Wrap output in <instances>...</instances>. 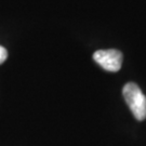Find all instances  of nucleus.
<instances>
[{"instance_id": "obj_1", "label": "nucleus", "mask_w": 146, "mask_h": 146, "mask_svg": "<svg viewBox=\"0 0 146 146\" xmlns=\"http://www.w3.org/2000/svg\"><path fill=\"white\" fill-rule=\"evenodd\" d=\"M122 94L132 114L137 120L146 118V96L143 94L139 86L133 82H129L123 87Z\"/></svg>"}, {"instance_id": "obj_2", "label": "nucleus", "mask_w": 146, "mask_h": 146, "mask_svg": "<svg viewBox=\"0 0 146 146\" xmlns=\"http://www.w3.org/2000/svg\"><path fill=\"white\" fill-rule=\"evenodd\" d=\"M93 60L105 70L116 73L122 65V53L117 50H99L93 54Z\"/></svg>"}, {"instance_id": "obj_3", "label": "nucleus", "mask_w": 146, "mask_h": 146, "mask_svg": "<svg viewBox=\"0 0 146 146\" xmlns=\"http://www.w3.org/2000/svg\"><path fill=\"white\" fill-rule=\"evenodd\" d=\"M7 58H8V51L5 50V48L0 46V64H2Z\"/></svg>"}]
</instances>
